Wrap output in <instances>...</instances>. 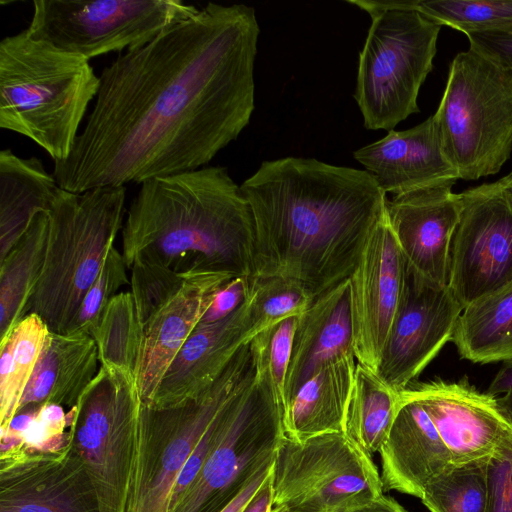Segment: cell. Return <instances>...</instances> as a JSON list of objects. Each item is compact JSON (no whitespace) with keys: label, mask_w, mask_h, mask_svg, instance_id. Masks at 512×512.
I'll return each mask as SVG.
<instances>
[{"label":"cell","mask_w":512,"mask_h":512,"mask_svg":"<svg viewBox=\"0 0 512 512\" xmlns=\"http://www.w3.org/2000/svg\"><path fill=\"white\" fill-rule=\"evenodd\" d=\"M259 34L253 7L208 3L117 57L69 157L54 163L58 186L83 193L206 166L250 122Z\"/></svg>","instance_id":"obj_1"},{"label":"cell","mask_w":512,"mask_h":512,"mask_svg":"<svg viewBox=\"0 0 512 512\" xmlns=\"http://www.w3.org/2000/svg\"><path fill=\"white\" fill-rule=\"evenodd\" d=\"M240 188L254 224L252 277L293 280L314 298L349 279L387 202L366 170L314 158L264 161Z\"/></svg>","instance_id":"obj_2"},{"label":"cell","mask_w":512,"mask_h":512,"mask_svg":"<svg viewBox=\"0 0 512 512\" xmlns=\"http://www.w3.org/2000/svg\"><path fill=\"white\" fill-rule=\"evenodd\" d=\"M254 224L225 167L204 166L140 184L122 227V255L177 273L253 276Z\"/></svg>","instance_id":"obj_3"},{"label":"cell","mask_w":512,"mask_h":512,"mask_svg":"<svg viewBox=\"0 0 512 512\" xmlns=\"http://www.w3.org/2000/svg\"><path fill=\"white\" fill-rule=\"evenodd\" d=\"M100 87L88 59L34 39L27 29L0 42V128L65 161Z\"/></svg>","instance_id":"obj_4"},{"label":"cell","mask_w":512,"mask_h":512,"mask_svg":"<svg viewBox=\"0 0 512 512\" xmlns=\"http://www.w3.org/2000/svg\"><path fill=\"white\" fill-rule=\"evenodd\" d=\"M125 186L73 193L59 188L49 218L43 270L27 314L66 333L123 227Z\"/></svg>","instance_id":"obj_5"},{"label":"cell","mask_w":512,"mask_h":512,"mask_svg":"<svg viewBox=\"0 0 512 512\" xmlns=\"http://www.w3.org/2000/svg\"><path fill=\"white\" fill-rule=\"evenodd\" d=\"M369 14L354 98L368 130L391 131L418 113L420 88L433 68L441 25L414 0H349Z\"/></svg>","instance_id":"obj_6"},{"label":"cell","mask_w":512,"mask_h":512,"mask_svg":"<svg viewBox=\"0 0 512 512\" xmlns=\"http://www.w3.org/2000/svg\"><path fill=\"white\" fill-rule=\"evenodd\" d=\"M255 377L249 344L216 382L180 405L141 404L125 512H169L177 481L199 440L225 405Z\"/></svg>","instance_id":"obj_7"},{"label":"cell","mask_w":512,"mask_h":512,"mask_svg":"<svg viewBox=\"0 0 512 512\" xmlns=\"http://www.w3.org/2000/svg\"><path fill=\"white\" fill-rule=\"evenodd\" d=\"M433 117L460 179L497 174L512 152V70L470 47L459 52Z\"/></svg>","instance_id":"obj_8"},{"label":"cell","mask_w":512,"mask_h":512,"mask_svg":"<svg viewBox=\"0 0 512 512\" xmlns=\"http://www.w3.org/2000/svg\"><path fill=\"white\" fill-rule=\"evenodd\" d=\"M272 508L288 512H346L383 495L371 455L345 432L303 441L284 437L272 467Z\"/></svg>","instance_id":"obj_9"},{"label":"cell","mask_w":512,"mask_h":512,"mask_svg":"<svg viewBox=\"0 0 512 512\" xmlns=\"http://www.w3.org/2000/svg\"><path fill=\"white\" fill-rule=\"evenodd\" d=\"M198 10L181 0H36L26 29L90 60L138 49Z\"/></svg>","instance_id":"obj_10"},{"label":"cell","mask_w":512,"mask_h":512,"mask_svg":"<svg viewBox=\"0 0 512 512\" xmlns=\"http://www.w3.org/2000/svg\"><path fill=\"white\" fill-rule=\"evenodd\" d=\"M284 437L271 388L255 373L234 401L197 476L169 512H220L274 460Z\"/></svg>","instance_id":"obj_11"},{"label":"cell","mask_w":512,"mask_h":512,"mask_svg":"<svg viewBox=\"0 0 512 512\" xmlns=\"http://www.w3.org/2000/svg\"><path fill=\"white\" fill-rule=\"evenodd\" d=\"M142 401L134 374L100 365L70 427L100 512H125L134 436Z\"/></svg>","instance_id":"obj_12"},{"label":"cell","mask_w":512,"mask_h":512,"mask_svg":"<svg viewBox=\"0 0 512 512\" xmlns=\"http://www.w3.org/2000/svg\"><path fill=\"white\" fill-rule=\"evenodd\" d=\"M461 195L448 287L464 309L512 286V197L498 180Z\"/></svg>","instance_id":"obj_13"},{"label":"cell","mask_w":512,"mask_h":512,"mask_svg":"<svg viewBox=\"0 0 512 512\" xmlns=\"http://www.w3.org/2000/svg\"><path fill=\"white\" fill-rule=\"evenodd\" d=\"M463 307L448 286L435 285L408 266L401 301L376 370L401 392L452 340Z\"/></svg>","instance_id":"obj_14"},{"label":"cell","mask_w":512,"mask_h":512,"mask_svg":"<svg viewBox=\"0 0 512 512\" xmlns=\"http://www.w3.org/2000/svg\"><path fill=\"white\" fill-rule=\"evenodd\" d=\"M406 268L385 208L349 277L353 351L358 363L375 372L401 301Z\"/></svg>","instance_id":"obj_15"},{"label":"cell","mask_w":512,"mask_h":512,"mask_svg":"<svg viewBox=\"0 0 512 512\" xmlns=\"http://www.w3.org/2000/svg\"><path fill=\"white\" fill-rule=\"evenodd\" d=\"M403 391L421 403L453 465L489 460L512 447V425L495 397L479 392L466 377L411 384Z\"/></svg>","instance_id":"obj_16"},{"label":"cell","mask_w":512,"mask_h":512,"mask_svg":"<svg viewBox=\"0 0 512 512\" xmlns=\"http://www.w3.org/2000/svg\"><path fill=\"white\" fill-rule=\"evenodd\" d=\"M0 512H100L72 441L53 453H0Z\"/></svg>","instance_id":"obj_17"},{"label":"cell","mask_w":512,"mask_h":512,"mask_svg":"<svg viewBox=\"0 0 512 512\" xmlns=\"http://www.w3.org/2000/svg\"><path fill=\"white\" fill-rule=\"evenodd\" d=\"M453 185L413 189L386 202L387 218L407 266L443 287L448 286L450 246L463 205Z\"/></svg>","instance_id":"obj_18"},{"label":"cell","mask_w":512,"mask_h":512,"mask_svg":"<svg viewBox=\"0 0 512 512\" xmlns=\"http://www.w3.org/2000/svg\"><path fill=\"white\" fill-rule=\"evenodd\" d=\"M234 275L195 271L181 289L141 324L142 344L136 376L139 395L149 405L162 377L200 323L217 291Z\"/></svg>","instance_id":"obj_19"},{"label":"cell","mask_w":512,"mask_h":512,"mask_svg":"<svg viewBox=\"0 0 512 512\" xmlns=\"http://www.w3.org/2000/svg\"><path fill=\"white\" fill-rule=\"evenodd\" d=\"M353 157L386 195L455 184L460 179L443 151L433 115L407 130L389 131L382 139L354 151Z\"/></svg>","instance_id":"obj_20"},{"label":"cell","mask_w":512,"mask_h":512,"mask_svg":"<svg viewBox=\"0 0 512 512\" xmlns=\"http://www.w3.org/2000/svg\"><path fill=\"white\" fill-rule=\"evenodd\" d=\"M247 300L226 318L198 324L162 377L149 405L167 408L194 399L211 387L239 349L247 345Z\"/></svg>","instance_id":"obj_21"},{"label":"cell","mask_w":512,"mask_h":512,"mask_svg":"<svg viewBox=\"0 0 512 512\" xmlns=\"http://www.w3.org/2000/svg\"><path fill=\"white\" fill-rule=\"evenodd\" d=\"M380 454L383 491L421 498L425 486L453 464L448 449L419 401L404 391Z\"/></svg>","instance_id":"obj_22"},{"label":"cell","mask_w":512,"mask_h":512,"mask_svg":"<svg viewBox=\"0 0 512 512\" xmlns=\"http://www.w3.org/2000/svg\"><path fill=\"white\" fill-rule=\"evenodd\" d=\"M352 351L350 284L347 279L315 297L297 318L281 420L289 402L317 369Z\"/></svg>","instance_id":"obj_23"},{"label":"cell","mask_w":512,"mask_h":512,"mask_svg":"<svg viewBox=\"0 0 512 512\" xmlns=\"http://www.w3.org/2000/svg\"><path fill=\"white\" fill-rule=\"evenodd\" d=\"M99 364L91 335L50 331L17 413L46 403L73 408L98 373Z\"/></svg>","instance_id":"obj_24"},{"label":"cell","mask_w":512,"mask_h":512,"mask_svg":"<svg viewBox=\"0 0 512 512\" xmlns=\"http://www.w3.org/2000/svg\"><path fill=\"white\" fill-rule=\"evenodd\" d=\"M354 352L322 365L299 388L282 416L285 437L303 441L328 432H344L355 379Z\"/></svg>","instance_id":"obj_25"},{"label":"cell","mask_w":512,"mask_h":512,"mask_svg":"<svg viewBox=\"0 0 512 512\" xmlns=\"http://www.w3.org/2000/svg\"><path fill=\"white\" fill-rule=\"evenodd\" d=\"M53 174L37 157L22 158L10 149L0 152V260L48 212L59 190Z\"/></svg>","instance_id":"obj_26"},{"label":"cell","mask_w":512,"mask_h":512,"mask_svg":"<svg viewBox=\"0 0 512 512\" xmlns=\"http://www.w3.org/2000/svg\"><path fill=\"white\" fill-rule=\"evenodd\" d=\"M48 226L47 212L39 213L26 233L0 260V343L27 315L44 266Z\"/></svg>","instance_id":"obj_27"},{"label":"cell","mask_w":512,"mask_h":512,"mask_svg":"<svg viewBox=\"0 0 512 512\" xmlns=\"http://www.w3.org/2000/svg\"><path fill=\"white\" fill-rule=\"evenodd\" d=\"M451 341L473 363L512 359V286L465 307Z\"/></svg>","instance_id":"obj_28"},{"label":"cell","mask_w":512,"mask_h":512,"mask_svg":"<svg viewBox=\"0 0 512 512\" xmlns=\"http://www.w3.org/2000/svg\"><path fill=\"white\" fill-rule=\"evenodd\" d=\"M400 401V392L357 362L344 432L372 456L385 442Z\"/></svg>","instance_id":"obj_29"},{"label":"cell","mask_w":512,"mask_h":512,"mask_svg":"<svg viewBox=\"0 0 512 512\" xmlns=\"http://www.w3.org/2000/svg\"><path fill=\"white\" fill-rule=\"evenodd\" d=\"M49 332L37 314L29 313L0 343V430L16 415Z\"/></svg>","instance_id":"obj_30"},{"label":"cell","mask_w":512,"mask_h":512,"mask_svg":"<svg viewBox=\"0 0 512 512\" xmlns=\"http://www.w3.org/2000/svg\"><path fill=\"white\" fill-rule=\"evenodd\" d=\"M93 338L97 344L100 365L137 376L142 329L131 292H119L112 298Z\"/></svg>","instance_id":"obj_31"},{"label":"cell","mask_w":512,"mask_h":512,"mask_svg":"<svg viewBox=\"0 0 512 512\" xmlns=\"http://www.w3.org/2000/svg\"><path fill=\"white\" fill-rule=\"evenodd\" d=\"M312 297L299 283L280 276L252 277L247 298L245 342L281 321L300 316Z\"/></svg>","instance_id":"obj_32"},{"label":"cell","mask_w":512,"mask_h":512,"mask_svg":"<svg viewBox=\"0 0 512 512\" xmlns=\"http://www.w3.org/2000/svg\"><path fill=\"white\" fill-rule=\"evenodd\" d=\"M489 460L452 465L425 486L423 504L431 512H486Z\"/></svg>","instance_id":"obj_33"},{"label":"cell","mask_w":512,"mask_h":512,"mask_svg":"<svg viewBox=\"0 0 512 512\" xmlns=\"http://www.w3.org/2000/svg\"><path fill=\"white\" fill-rule=\"evenodd\" d=\"M414 7L439 25L466 36L512 32V0H414Z\"/></svg>","instance_id":"obj_34"},{"label":"cell","mask_w":512,"mask_h":512,"mask_svg":"<svg viewBox=\"0 0 512 512\" xmlns=\"http://www.w3.org/2000/svg\"><path fill=\"white\" fill-rule=\"evenodd\" d=\"M297 318L285 319L262 331L249 344L255 373L269 384L281 414Z\"/></svg>","instance_id":"obj_35"},{"label":"cell","mask_w":512,"mask_h":512,"mask_svg":"<svg viewBox=\"0 0 512 512\" xmlns=\"http://www.w3.org/2000/svg\"><path fill=\"white\" fill-rule=\"evenodd\" d=\"M127 269L122 252L113 246L105 258L98 277L83 297L78 312L66 333L82 332L93 337L112 298L119 293L121 287L130 284Z\"/></svg>","instance_id":"obj_36"},{"label":"cell","mask_w":512,"mask_h":512,"mask_svg":"<svg viewBox=\"0 0 512 512\" xmlns=\"http://www.w3.org/2000/svg\"><path fill=\"white\" fill-rule=\"evenodd\" d=\"M129 270L130 292L140 324L181 289L189 274L146 263H135Z\"/></svg>","instance_id":"obj_37"},{"label":"cell","mask_w":512,"mask_h":512,"mask_svg":"<svg viewBox=\"0 0 512 512\" xmlns=\"http://www.w3.org/2000/svg\"><path fill=\"white\" fill-rule=\"evenodd\" d=\"M75 412V406L65 412L64 407L57 404L41 405L23 434L19 448L32 453H53L65 449L71 442L70 427Z\"/></svg>","instance_id":"obj_38"},{"label":"cell","mask_w":512,"mask_h":512,"mask_svg":"<svg viewBox=\"0 0 512 512\" xmlns=\"http://www.w3.org/2000/svg\"><path fill=\"white\" fill-rule=\"evenodd\" d=\"M486 512H512V447L489 460Z\"/></svg>","instance_id":"obj_39"},{"label":"cell","mask_w":512,"mask_h":512,"mask_svg":"<svg viewBox=\"0 0 512 512\" xmlns=\"http://www.w3.org/2000/svg\"><path fill=\"white\" fill-rule=\"evenodd\" d=\"M250 279L235 277L224 284L217 291L199 324L214 323L235 312L248 298Z\"/></svg>","instance_id":"obj_40"},{"label":"cell","mask_w":512,"mask_h":512,"mask_svg":"<svg viewBox=\"0 0 512 512\" xmlns=\"http://www.w3.org/2000/svg\"><path fill=\"white\" fill-rule=\"evenodd\" d=\"M470 48L500 67L512 70V32H488L467 35Z\"/></svg>","instance_id":"obj_41"},{"label":"cell","mask_w":512,"mask_h":512,"mask_svg":"<svg viewBox=\"0 0 512 512\" xmlns=\"http://www.w3.org/2000/svg\"><path fill=\"white\" fill-rule=\"evenodd\" d=\"M486 393L495 397L500 411L512 425V359L503 361Z\"/></svg>","instance_id":"obj_42"},{"label":"cell","mask_w":512,"mask_h":512,"mask_svg":"<svg viewBox=\"0 0 512 512\" xmlns=\"http://www.w3.org/2000/svg\"><path fill=\"white\" fill-rule=\"evenodd\" d=\"M274 461V460H273ZM273 461L267 463L252 481L220 512H242L272 470Z\"/></svg>","instance_id":"obj_43"},{"label":"cell","mask_w":512,"mask_h":512,"mask_svg":"<svg viewBox=\"0 0 512 512\" xmlns=\"http://www.w3.org/2000/svg\"><path fill=\"white\" fill-rule=\"evenodd\" d=\"M273 467V466H272ZM273 505L272 470L242 512H270Z\"/></svg>","instance_id":"obj_44"},{"label":"cell","mask_w":512,"mask_h":512,"mask_svg":"<svg viewBox=\"0 0 512 512\" xmlns=\"http://www.w3.org/2000/svg\"><path fill=\"white\" fill-rule=\"evenodd\" d=\"M346 512H407L396 500L381 495Z\"/></svg>","instance_id":"obj_45"},{"label":"cell","mask_w":512,"mask_h":512,"mask_svg":"<svg viewBox=\"0 0 512 512\" xmlns=\"http://www.w3.org/2000/svg\"><path fill=\"white\" fill-rule=\"evenodd\" d=\"M498 181L501 184V186L512 197V171L509 174H507L506 176L500 178Z\"/></svg>","instance_id":"obj_46"},{"label":"cell","mask_w":512,"mask_h":512,"mask_svg":"<svg viewBox=\"0 0 512 512\" xmlns=\"http://www.w3.org/2000/svg\"><path fill=\"white\" fill-rule=\"evenodd\" d=\"M270 512H288L284 508H272Z\"/></svg>","instance_id":"obj_47"}]
</instances>
